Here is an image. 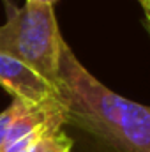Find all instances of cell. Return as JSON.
I'll use <instances>...</instances> for the list:
<instances>
[{
  "instance_id": "1",
  "label": "cell",
  "mask_w": 150,
  "mask_h": 152,
  "mask_svg": "<svg viewBox=\"0 0 150 152\" xmlns=\"http://www.w3.org/2000/svg\"><path fill=\"white\" fill-rule=\"evenodd\" d=\"M55 90L66 126L78 129L101 152H150V106L101 83L67 42Z\"/></svg>"
},
{
  "instance_id": "2",
  "label": "cell",
  "mask_w": 150,
  "mask_h": 152,
  "mask_svg": "<svg viewBox=\"0 0 150 152\" xmlns=\"http://www.w3.org/2000/svg\"><path fill=\"white\" fill-rule=\"evenodd\" d=\"M64 46L53 5L25 2L7 9V21L0 25V53L23 62L53 87Z\"/></svg>"
},
{
  "instance_id": "3",
  "label": "cell",
  "mask_w": 150,
  "mask_h": 152,
  "mask_svg": "<svg viewBox=\"0 0 150 152\" xmlns=\"http://www.w3.org/2000/svg\"><path fill=\"white\" fill-rule=\"evenodd\" d=\"M0 87L12 99L27 104H44L57 97L55 87L23 62L0 53Z\"/></svg>"
},
{
  "instance_id": "4",
  "label": "cell",
  "mask_w": 150,
  "mask_h": 152,
  "mask_svg": "<svg viewBox=\"0 0 150 152\" xmlns=\"http://www.w3.org/2000/svg\"><path fill=\"white\" fill-rule=\"evenodd\" d=\"M73 151V138L64 129H55L46 133L30 152H71Z\"/></svg>"
},
{
  "instance_id": "5",
  "label": "cell",
  "mask_w": 150,
  "mask_h": 152,
  "mask_svg": "<svg viewBox=\"0 0 150 152\" xmlns=\"http://www.w3.org/2000/svg\"><path fill=\"white\" fill-rule=\"evenodd\" d=\"M28 104L27 103H21V101H16L12 99V103L9 104V108H5L4 112H0V149L4 147L5 140H7V134L12 127V124L16 122V118L23 113V110L27 108ZM34 106V104H32Z\"/></svg>"
},
{
  "instance_id": "6",
  "label": "cell",
  "mask_w": 150,
  "mask_h": 152,
  "mask_svg": "<svg viewBox=\"0 0 150 152\" xmlns=\"http://www.w3.org/2000/svg\"><path fill=\"white\" fill-rule=\"evenodd\" d=\"M140 4H141L143 11L147 14V20H149V25H150V0H140Z\"/></svg>"
},
{
  "instance_id": "7",
  "label": "cell",
  "mask_w": 150,
  "mask_h": 152,
  "mask_svg": "<svg viewBox=\"0 0 150 152\" xmlns=\"http://www.w3.org/2000/svg\"><path fill=\"white\" fill-rule=\"evenodd\" d=\"M25 2H34V4H48V5H55V2H58V0H25Z\"/></svg>"
},
{
  "instance_id": "8",
  "label": "cell",
  "mask_w": 150,
  "mask_h": 152,
  "mask_svg": "<svg viewBox=\"0 0 150 152\" xmlns=\"http://www.w3.org/2000/svg\"><path fill=\"white\" fill-rule=\"evenodd\" d=\"M4 4H5V9H11V7H12V4H11V0H4Z\"/></svg>"
},
{
  "instance_id": "9",
  "label": "cell",
  "mask_w": 150,
  "mask_h": 152,
  "mask_svg": "<svg viewBox=\"0 0 150 152\" xmlns=\"http://www.w3.org/2000/svg\"><path fill=\"white\" fill-rule=\"evenodd\" d=\"M138 2H140V0H138Z\"/></svg>"
}]
</instances>
